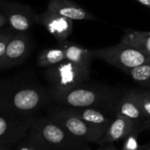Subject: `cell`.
I'll return each instance as SVG.
<instances>
[{
  "instance_id": "cell-1",
  "label": "cell",
  "mask_w": 150,
  "mask_h": 150,
  "mask_svg": "<svg viewBox=\"0 0 150 150\" xmlns=\"http://www.w3.org/2000/svg\"><path fill=\"white\" fill-rule=\"evenodd\" d=\"M48 96L54 103L69 107H93L113 117L122 95L119 91L104 86H85L80 84L66 90H48Z\"/></svg>"
},
{
  "instance_id": "cell-2",
  "label": "cell",
  "mask_w": 150,
  "mask_h": 150,
  "mask_svg": "<svg viewBox=\"0 0 150 150\" xmlns=\"http://www.w3.org/2000/svg\"><path fill=\"white\" fill-rule=\"evenodd\" d=\"M39 150H89L90 143L72 135L49 117H34L27 133Z\"/></svg>"
},
{
  "instance_id": "cell-3",
  "label": "cell",
  "mask_w": 150,
  "mask_h": 150,
  "mask_svg": "<svg viewBox=\"0 0 150 150\" xmlns=\"http://www.w3.org/2000/svg\"><path fill=\"white\" fill-rule=\"evenodd\" d=\"M50 101L48 93H46L39 86H19L0 94V112L33 116Z\"/></svg>"
},
{
  "instance_id": "cell-4",
  "label": "cell",
  "mask_w": 150,
  "mask_h": 150,
  "mask_svg": "<svg viewBox=\"0 0 150 150\" xmlns=\"http://www.w3.org/2000/svg\"><path fill=\"white\" fill-rule=\"evenodd\" d=\"M47 117L60 124L72 135L90 144H96L105 133L103 129L86 122L72 113L63 105H58L50 107L47 111Z\"/></svg>"
},
{
  "instance_id": "cell-5",
  "label": "cell",
  "mask_w": 150,
  "mask_h": 150,
  "mask_svg": "<svg viewBox=\"0 0 150 150\" xmlns=\"http://www.w3.org/2000/svg\"><path fill=\"white\" fill-rule=\"evenodd\" d=\"M45 77L50 89L66 90L83 83L90 78L91 68L79 66L68 60L46 68Z\"/></svg>"
},
{
  "instance_id": "cell-6",
  "label": "cell",
  "mask_w": 150,
  "mask_h": 150,
  "mask_svg": "<svg viewBox=\"0 0 150 150\" xmlns=\"http://www.w3.org/2000/svg\"><path fill=\"white\" fill-rule=\"evenodd\" d=\"M93 52L95 58L103 60L124 72L150 61V56L123 41L114 46L93 49Z\"/></svg>"
},
{
  "instance_id": "cell-7",
  "label": "cell",
  "mask_w": 150,
  "mask_h": 150,
  "mask_svg": "<svg viewBox=\"0 0 150 150\" xmlns=\"http://www.w3.org/2000/svg\"><path fill=\"white\" fill-rule=\"evenodd\" d=\"M33 118L0 112V144L12 149L27 135Z\"/></svg>"
},
{
  "instance_id": "cell-8",
  "label": "cell",
  "mask_w": 150,
  "mask_h": 150,
  "mask_svg": "<svg viewBox=\"0 0 150 150\" xmlns=\"http://www.w3.org/2000/svg\"><path fill=\"white\" fill-rule=\"evenodd\" d=\"M0 11L6 16L8 25L16 32H26L35 24L36 14L29 5L0 2Z\"/></svg>"
},
{
  "instance_id": "cell-9",
  "label": "cell",
  "mask_w": 150,
  "mask_h": 150,
  "mask_svg": "<svg viewBox=\"0 0 150 150\" xmlns=\"http://www.w3.org/2000/svg\"><path fill=\"white\" fill-rule=\"evenodd\" d=\"M73 21L71 18L61 16L48 9L40 14H36L35 17V24L43 25L58 43L67 40L72 33Z\"/></svg>"
},
{
  "instance_id": "cell-10",
  "label": "cell",
  "mask_w": 150,
  "mask_h": 150,
  "mask_svg": "<svg viewBox=\"0 0 150 150\" xmlns=\"http://www.w3.org/2000/svg\"><path fill=\"white\" fill-rule=\"evenodd\" d=\"M29 52V40L25 32H16L10 40L4 54L0 59V68H9L20 63Z\"/></svg>"
},
{
  "instance_id": "cell-11",
  "label": "cell",
  "mask_w": 150,
  "mask_h": 150,
  "mask_svg": "<svg viewBox=\"0 0 150 150\" xmlns=\"http://www.w3.org/2000/svg\"><path fill=\"white\" fill-rule=\"evenodd\" d=\"M136 126L140 125H135L127 118L117 113L106 129L104 136L98 142H96V144L99 146V149H116V148L113 147V143L121 139H124L126 135Z\"/></svg>"
},
{
  "instance_id": "cell-12",
  "label": "cell",
  "mask_w": 150,
  "mask_h": 150,
  "mask_svg": "<svg viewBox=\"0 0 150 150\" xmlns=\"http://www.w3.org/2000/svg\"><path fill=\"white\" fill-rule=\"evenodd\" d=\"M117 113L127 118L135 125H140L143 127L146 118L140 103L137 91H128L122 93L118 103Z\"/></svg>"
},
{
  "instance_id": "cell-13",
  "label": "cell",
  "mask_w": 150,
  "mask_h": 150,
  "mask_svg": "<svg viewBox=\"0 0 150 150\" xmlns=\"http://www.w3.org/2000/svg\"><path fill=\"white\" fill-rule=\"evenodd\" d=\"M47 9L72 20H95L96 16L71 0H48Z\"/></svg>"
},
{
  "instance_id": "cell-14",
  "label": "cell",
  "mask_w": 150,
  "mask_h": 150,
  "mask_svg": "<svg viewBox=\"0 0 150 150\" xmlns=\"http://www.w3.org/2000/svg\"><path fill=\"white\" fill-rule=\"evenodd\" d=\"M69 112L77 115L86 122L106 131L114 117L93 107H69L65 106Z\"/></svg>"
},
{
  "instance_id": "cell-15",
  "label": "cell",
  "mask_w": 150,
  "mask_h": 150,
  "mask_svg": "<svg viewBox=\"0 0 150 150\" xmlns=\"http://www.w3.org/2000/svg\"><path fill=\"white\" fill-rule=\"evenodd\" d=\"M65 53V59L79 66L91 68L92 60L95 58L93 49H86L76 43L65 40L58 43Z\"/></svg>"
},
{
  "instance_id": "cell-16",
  "label": "cell",
  "mask_w": 150,
  "mask_h": 150,
  "mask_svg": "<svg viewBox=\"0 0 150 150\" xmlns=\"http://www.w3.org/2000/svg\"><path fill=\"white\" fill-rule=\"evenodd\" d=\"M120 41L127 43L150 56V32L127 30Z\"/></svg>"
},
{
  "instance_id": "cell-17",
  "label": "cell",
  "mask_w": 150,
  "mask_h": 150,
  "mask_svg": "<svg viewBox=\"0 0 150 150\" xmlns=\"http://www.w3.org/2000/svg\"><path fill=\"white\" fill-rule=\"evenodd\" d=\"M65 60V53L63 48L58 45L57 47L47 48L42 50L37 59V64L39 67L48 68L55 65Z\"/></svg>"
},
{
  "instance_id": "cell-18",
  "label": "cell",
  "mask_w": 150,
  "mask_h": 150,
  "mask_svg": "<svg viewBox=\"0 0 150 150\" xmlns=\"http://www.w3.org/2000/svg\"><path fill=\"white\" fill-rule=\"evenodd\" d=\"M136 83L150 88V61L125 71Z\"/></svg>"
},
{
  "instance_id": "cell-19",
  "label": "cell",
  "mask_w": 150,
  "mask_h": 150,
  "mask_svg": "<svg viewBox=\"0 0 150 150\" xmlns=\"http://www.w3.org/2000/svg\"><path fill=\"white\" fill-rule=\"evenodd\" d=\"M145 131L142 126H136L134 129H132L124 138V150H138L140 149V146L138 143V136L139 134Z\"/></svg>"
},
{
  "instance_id": "cell-20",
  "label": "cell",
  "mask_w": 150,
  "mask_h": 150,
  "mask_svg": "<svg viewBox=\"0 0 150 150\" xmlns=\"http://www.w3.org/2000/svg\"><path fill=\"white\" fill-rule=\"evenodd\" d=\"M138 96L146 118L145 121H149L150 120V90L145 91H138Z\"/></svg>"
},
{
  "instance_id": "cell-21",
  "label": "cell",
  "mask_w": 150,
  "mask_h": 150,
  "mask_svg": "<svg viewBox=\"0 0 150 150\" xmlns=\"http://www.w3.org/2000/svg\"><path fill=\"white\" fill-rule=\"evenodd\" d=\"M16 33V31L12 30L7 36H5L3 40H0V59L2 58V56L5 53V50H6V47L10 42V40H11V38L14 36V34Z\"/></svg>"
},
{
  "instance_id": "cell-22",
  "label": "cell",
  "mask_w": 150,
  "mask_h": 150,
  "mask_svg": "<svg viewBox=\"0 0 150 150\" xmlns=\"http://www.w3.org/2000/svg\"><path fill=\"white\" fill-rule=\"evenodd\" d=\"M13 29L11 27V26H8L6 28H2L0 29V40H3L5 36H7Z\"/></svg>"
},
{
  "instance_id": "cell-23",
  "label": "cell",
  "mask_w": 150,
  "mask_h": 150,
  "mask_svg": "<svg viewBox=\"0 0 150 150\" xmlns=\"http://www.w3.org/2000/svg\"><path fill=\"white\" fill-rule=\"evenodd\" d=\"M8 25V20L6 16L4 14V12H2L0 11V29H2L4 26Z\"/></svg>"
},
{
  "instance_id": "cell-24",
  "label": "cell",
  "mask_w": 150,
  "mask_h": 150,
  "mask_svg": "<svg viewBox=\"0 0 150 150\" xmlns=\"http://www.w3.org/2000/svg\"><path fill=\"white\" fill-rule=\"evenodd\" d=\"M135 1H137L140 4H143V5L150 8V0H135Z\"/></svg>"
},
{
  "instance_id": "cell-25",
  "label": "cell",
  "mask_w": 150,
  "mask_h": 150,
  "mask_svg": "<svg viewBox=\"0 0 150 150\" xmlns=\"http://www.w3.org/2000/svg\"><path fill=\"white\" fill-rule=\"evenodd\" d=\"M143 127H144V129H145V130H148V129L149 128L150 120H149V121H145V122L143 123Z\"/></svg>"
},
{
  "instance_id": "cell-26",
  "label": "cell",
  "mask_w": 150,
  "mask_h": 150,
  "mask_svg": "<svg viewBox=\"0 0 150 150\" xmlns=\"http://www.w3.org/2000/svg\"><path fill=\"white\" fill-rule=\"evenodd\" d=\"M140 149L150 150V144H147V145H145V146H141V147H140Z\"/></svg>"
},
{
  "instance_id": "cell-27",
  "label": "cell",
  "mask_w": 150,
  "mask_h": 150,
  "mask_svg": "<svg viewBox=\"0 0 150 150\" xmlns=\"http://www.w3.org/2000/svg\"><path fill=\"white\" fill-rule=\"evenodd\" d=\"M0 150H7V149L4 146H3V145L0 144Z\"/></svg>"
},
{
  "instance_id": "cell-28",
  "label": "cell",
  "mask_w": 150,
  "mask_h": 150,
  "mask_svg": "<svg viewBox=\"0 0 150 150\" xmlns=\"http://www.w3.org/2000/svg\"><path fill=\"white\" fill-rule=\"evenodd\" d=\"M1 1H2V0H0V2H1Z\"/></svg>"
}]
</instances>
